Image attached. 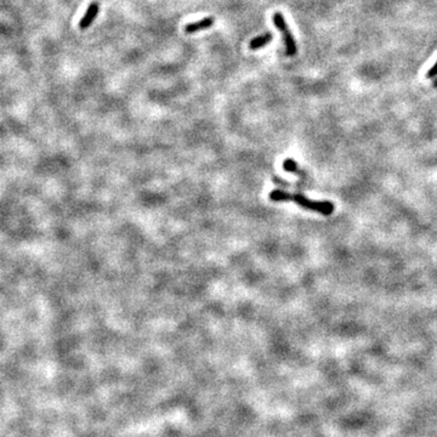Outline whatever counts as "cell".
I'll use <instances>...</instances> for the list:
<instances>
[{
	"instance_id": "cell-1",
	"label": "cell",
	"mask_w": 437,
	"mask_h": 437,
	"mask_svg": "<svg viewBox=\"0 0 437 437\" xmlns=\"http://www.w3.org/2000/svg\"><path fill=\"white\" fill-rule=\"evenodd\" d=\"M269 199L272 202H295L298 205L308 210L316 211L322 215H330L334 211V205L330 202H317L306 198L303 194H291L281 189H274L269 193Z\"/></svg>"
},
{
	"instance_id": "cell-2",
	"label": "cell",
	"mask_w": 437,
	"mask_h": 437,
	"mask_svg": "<svg viewBox=\"0 0 437 437\" xmlns=\"http://www.w3.org/2000/svg\"><path fill=\"white\" fill-rule=\"evenodd\" d=\"M273 23L274 26L278 28V31L281 32L282 35H283L284 39V43H286V55L288 56H293L296 53V44L295 40H294V36L291 34V32L289 31L288 28V24H286V19H284V16L281 14V12H276L273 15Z\"/></svg>"
},
{
	"instance_id": "cell-3",
	"label": "cell",
	"mask_w": 437,
	"mask_h": 437,
	"mask_svg": "<svg viewBox=\"0 0 437 437\" xmlns=\"http://www.w3.org/2000/svg\"><path fill=\"white\" fill-rule=\"evenodd\" d=\"M100 11V5L97 2H91V4L87 6L86 12L84 14L83 18L79 22V28L80 29H86L87 27L91 26V23L94 22L95 17L97 16Z\"/></svg>"
},
{
	"instance_id": "cell-4",
	"label": "cell",
	"mask_w": 437,
	"mask_h": 437,
	"mask_svg": "<svg viewBox=\"0 0 437 437\" xmlns=\"http://www.w3.org/2000/svg\"><path fill=\"white\" fill-rule=\"evenodd\" d=\"M214 23H215V19H214L213 17H205V18L201 19V21L198 22L186 24V26H185V32H186V33H196V32L209 28V27L213 26Z\"/></svg>"
},
{
	"instance_id": "cell-5",
	"label": "cell",
	"mask_w": 437,
	"mask_h": 437,
	"mask_svg": "<svg viewBox=\"0 0 437 437\" xmlns=\"http://www.w3.org/2000/svg\"><path fill=\"white\" fill-rule=\"evenodd\" d=\"M271 41H272V34L265 33V34H262V35H259V36H256V38L252 39V40L250 41L249 46L252 50H257V49L267 45V44L271 43Z\"/></svg>"
},
{
	"instance_id": "cell-6",
	"label": "cell",
	"mask_w": 437,
	"mask_h": 437,
	"mask_svg": "<svg viewBox=\"0 0 437 437\" xmlns=\"http://www.w3.org/2000/svg\"><path fill=\"white\" fill-rule=\"evenodd\" d=\"M296 165L298 164H296L293 159H286V160H284V163H283L284 170H286V171H289V172H299L298 167H296Z\"/></svg>"
},
{
	"instance_id": "cell-7",
	"label": "cell",
	"mask_w": 437,
	"mask_h": 437,
	"mask_svg": "<svg viewBox=\"0 0 437 437\" xmlns=\"http://www.w3.org/2000/svg\"><path fill=\"white\" fill-rule=\"evenodd\" d=\"M437 77V61L434 66L431 67V69L426 73V78H435Z\"/></svg>"
},
{
	"instance_id": "cell-8",
	"label": "cell",
	"mask_w": 437,
	"mask_h": 437,
	"mask_svg": "<svg viewBox=\"0 0 437 437\" xmlns=\"http://www.w3.org/2000/svg\"><path fill=\"white\" fill-rule=\"evenodd\" d=\"M432 86H434V87H437V78L434 80V83H432Z\"/></svg>"
}]
</instances>
